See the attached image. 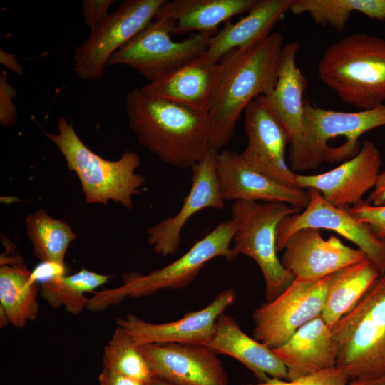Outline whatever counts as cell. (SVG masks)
<instances>
[{"mask_svg": "<svg viewBox=\"0 0 385 385\" xmlns=\"http://www.w3.org/2000/svg\"><path fill=\"white\" fill-rule=\"evenodd\" d=\"M243 114L247 143L240 156L244 163L285 186L299 188L297 173L285 160L289 138L281 123L260 96L247 105Z\"/></svg>", "mask_w": 385, "mask_h": 385, "instance_id": "4fadbf2b", "label": "cell"}, {"mask_svg": "<svg viewBox=\"0 0 385 385\" xmlns=\"http://www.w3.org/2000/svg\"><path fill=\"white\" fill-rule=\"evenodd\" d=\"M202 344L217 354L235 359L260 383L270 378L287 379L286 366L273 350L246 334L236 321L225 313L217 318L212 337Z\"/></svg>", "mask_w": 385, "mask_h": 385, "instance_id": "7402d4cb", "label": "cell"}, {"mask_svg": "<svg viewBox=\"0 0 385 385\" xmlns=\"http://www.w3.org/2000/svg\"><path fill=\"white\" fill-rule=\"evenodd\" d=\"M329 329L338 349L336 366L350 381L385 375V272Z\"/></svg>", "mask_w": 385, "mask_h": 385, "instance_id": "8992f818", "label": "cell"}, {"mask_svg": "<svg viewBox=\"0 0 385 385\" xmlns=\"http://www.w3.org/2000/svg\"><path fill=\"white\" fill-rule=\"evenodd\" d=\"M273 351L286 366V381L336 366L338 354L329 326L321 315L302 326Z\"/></svg>", "mask_w": 385, "mask_h": 385, "instance_id": "44dd1931", "label": "cell"}, {"mask_svg": "<svg viewBox=\"0 0 385 385\" xmlns=\"http://www.w3.org/2000/svg\"><path fill=\"white\" fill-rule=\"evenodd\" d=\"M171 21L154 19L143 31L116 51L108 66H127L148 82L162 78L207 50L210 33L195 32L187 38H171Z\"/></svg>", "mask_w": 385, "mask_h": 385, "instance_id": "9c48e42d", "label": "cell"}, {"mask_svg": "<svg viewBox=\"0 0 385 385\" xmlns=\"http://www.w3.org/2000/svg\"><path fill=\"white\" fill-rule=\"evenodd\" d=\"M366 202L376 206L385 205V170L380 173Z\"/></svg>", "mask_w": 385, "mask_h": 385, "instance_id": "8d00e7d4", "label": "cell"}, {"mask_svg": "<svg viewBox=\"0 0 385 385\" xmlns=\"http://www.w3.org/2000/svg\"><path fill=\"white\" fill-rule=\"evenodd\" d=\"M167 0H127L76 48L74 71L85 81L103 76L111 56L143 31Z\"/></svg>", "mask_w": 385, "mask_h": 385, "instance_id": "30bf717a", "label": "cell"}, {"mask_svg": "<svg viewBox=\"0 0 385 385\" xmlns=\"http://www.w3.org/2000/svg\"><path fill=\"white\" fill-rule=\"evenodd\" d=\"M16 96V90L9 82L7 72L1 71L0 74V122L2 125L10 126L16 122L17 112L13 102V98Z\"/></svg>", "mask_w": 385, "mask_h": 385, "instance_id": "836d02e7", "label": "cell"}, {"mask_svg": "<svg viewBox=\"0 0 385 385\" xmlns=\"http://www.w3.org/2000/svg\"><path fill=\"white\" fill-rule=\"evenodd\" d=\"M381 126H385V104L345 112L322 108L304 99L302 131L296 142L289 144V166L297 173L315 170L324 162L333 163L328 142L339 137L345 138L347 147L357 154L360 136Z\"/></svg>", "mask_w": 385, "mask_h": 385, "instance_id": "52a82bcc", "label": "cell"}, {"mask_svg": "<svg viewBox=\"0 0 385 385\" xmlns=\"http://www.w3.org/2000/svg\"><path fill=\"white\" fill-rule=\"evenodd\" d=\"M99 385H145L146 383L124 376L106 369L98 375Z\"/></svg>", "mask_w": 385, "mask_h": 385, "instance_id": "d590c367", "label": "cell"}, {"mask_svg": "<svg viewBox=\"0 0 385 385\" xmlns=\"http://www.w3.org/2000/svg\"><path fill=\"white\" fill-rule=\"evenodd\" d=\"M284 45L282 34L272 32L222 58L218 86L208 112L210 150L219 152L227 145L247 105L274 89Z\"/></svg>", "mask_w": 385, "mask_h": 385, "instance_id": "7a4b0ae2", "label": "cell"}, {"mask_svg": "<svg viewBox=\"0 0 385 385\" xmlns=\"http://www.w3.org/2000/svg\"><path fill=\"white\" fill-rule=\"evenodd\" d=\"M296 41L284 45L276 85L267 96H260L268 108L286 130L289 143L296 142L302 131L303 94L308 82L296 63L299 50Z\"/></svg>", "mask_w": 385, "mask_h": 385, "instance_id": "603a6c76", "label": "cell"}, {"mask_svg": "<svg viewBox=\"0 0 385 385\" xmlns=\"http://www.w3.org/2000/svg\"><path fill=\"white\" fill-rule=\"evenodd\" d=\"M349 381L343 369L336 366L292 381L270 378L265 382L246 385H349Z\"/></svg>", "mask_w": 385, "mask_h": 385, "instance_id": "1f68e13d", "label": "cell"}, {"mask_svg": "<svg viewBox=\"0 0 385 385\" xmlns=\"http://www.w3.org/2000/svg\"><path fill=\"white\" fill-rule=\"evenodd\" d=\"M217 151L210 150L192 167L191 187L179 211L146 230L148 244L163 257L176 253L181 242V232L188 220L199 211L225 205L216 172Z\"/></svg>", "mask_w": 385, "mask_h": 385, "instance_id": "9a60e30c", "label": "cell"}, {"mask_svg": "<svg viewBox=\"0 0 385 385\" xmlns=\"http://www.w3.org/2000/svg\"><path fill=\"white\" fill-rule=\"evenodd\" d=\"M138 347L154 377L175 385H229L222 361L204 344L163 343Z\"/></svg>", "mask_w": 385, "mask_h": 385, "instance_id": "5bb4252c", "label": "cell"}, {"mask_svg": "<svg viewBox=\"0 0 385 385\" xmlns=\"http://www.w3.org/2000/svg\"><path fill=\"white\" fill-rule=\"evenodd\" d=\"M45 135L77 175L88 204L106 205L113 201L127 210L133 207V197L140 192L145 181L135 172L141 165L136 152L127 150L117 160H106L84 144L72 122L63 116L58 120L57 133Z\"/></svg>", "mask_w": 385, "mask_h": 385, "instance_id": "277c9868", "label": "cell"}, {"mask_svg": "<svg viewBox=\"0 0 385 385\" xmlns=\"http://www.w3.org/2000/svg\"><path fill=\"white\" fill-rule=\"evenodd\" d=\"M256 0L166 1L154 19L172 21L173 34L189 31L215 34L221 23L247 12Z\"/></svg>", "mask_w": 385, "mask_h": 385, "instance_id": "d4e9b609", "label": "cell"}, {"mask_svg": "<svg viewBox=\"0 0 385 385\" xmlns=\"http://www.w3.org/2000/svg\"><path fill=\"white\" fill-rule=\"evenodd\" d=\"M125 108L138 142L166 164L191 168L208 153V113L155 96L141 87L127 93Z\"/></svg>", "mask_w": 385, "mask_h": 385, "instance_id": "6da1fadb", "label": "cell"}, {"mask_svg": "<svg viewBox=\"0 0 385 385\" xmlns=\"http://www.w3.org/2000/svg\"><path fill=\"white\" fill-rule=\"evenodd\" d=\"M299 211L283 202L235 201L232 205L231 220L236 226L232 248L257 262L265 283L266 302L278 297L295 279L277 257V229L283 218Z\"/></svg>", "mask_w": 385, "mask_h": 385, "instance_id": "ba28073f", "label": "cell"}, {"mask_svg": "<svg viewBox=\"0 0 385 385\" xmlns=\"http://www.w3.org/2000/svg\"><path fill=\"white\" fill-rule=\"evenodd\" d=\"M289 11L307 14L317 24L342 32L354 11L385 21V0H294Z\"/></svg>", "mask_w": 385, "mask_h": 385, "instance_id": "f1b7e54d", "label": "cell"}, {"mask_svg": "<svg viewBox=\"0 0 385 385\" xmlns=\"http://www.w3.org/2000/svg\"><path fill=\"white\" fill-rule=\"evenodd\" d=\"M114 0H83L81 3L83 17L90 30L95 29L110 14L109 8Z\"/></svg>", "mask_w": 385, "mask_h": 385, "instance_id": "e575fe53", "label": "cell"}, {"mask_svg": "<svg viewBox=\"0 0 385 385\" xmlns=\"http://www.w3.org/2000/svg\"><path fill=\"white\" fill-rule=\"evenodd\" d=\"M38 289L31 272L19 256L1 255L0 266V309L16 328L34 320L38 313Z\"/></svg>", "mask_w": 385, "mask_h": 385, "instance_id": "484cf974", "label": "cell"}, {"mask_svg": "<svg viewBox=\"0 0 385 385\" xmlns=\"http://www.w3.org/2000/svg\"><path fill=\"white\" fill-rule=\"evenodd\" d=\"M294 0H256L247 14L227 24L214 34L206 51L216 61L232 50L258 42L272 32L276 24L290 11Z\"/></svg>", "mask_w": 385, "mask_h": 385, "instance_id": "cb8c5ba5", "label": "cell"}, {"mask_svg": "<svg viewBox=\"0 0 385 385\" xmlns=\"http://www.w3.org/2000/svg\"><path fill=\"white\" fill-rule=\"evenodd\" d=\"M216 172L225 200L283 202L305 209L308 190L285 186L250 168L237 152L223 150L216 157Z\"/></svg>", "mask_w": 385, "mask_h": 385, "instance_id": "d6986e66", "label": "cell"}, {"mask_svg": "<svg viewBox=\"0 0 385 385\" xmlns=\"http://www.w3.org/2000/svg\"><path fill=\"white\" fill-rule=\"evenodd\" d=\"M349 385H385V375L374 378L351 380Z\"/></svg>", "mask_w": 385, "mask_h": 385, "instance_id": "f35d334b", "label": "cell"}, {"mask_svg": "<svg viewBox=\"0 0 385 385\" xmlns=\"http://www.w3.org/2000/svg\"><path fill=\"white\" fill-rule=\"evenodd\" d=\"M236 299L232 289H225L205 307L187 312L180 319L161 324L146 322L133 314L116 320L137 346L148 344H204L213 335L217 318Z\"/></svg>", "mask_w": 385, "mask_h": 385, "instance_id": "ac0fdd59", "label": "cell"}, {"mask_svg": "<svg viewBox=\"0 0 385 385\" xmlns=\"http://www.w3.org/2000/svg\"><path fill=\"white\" fill-rule=\"evenodd\" d=\"M368 258L329 275V284L321 314L331 326L353 309L380 275Z\"/></svg>", "mask_w": 385, "mask_h": 385, "instance_id": "4316f807", "label": "cell"}, {"mask_svg": "<svg viewBox=\"0 0 385 385\" xmlns=\"http://www.w3.org/2000/svg\"><path fill=\"white\" fill-rule=\"evenodd\" d=\"M281 262L295 278L316 282L368 257L360 249L344 245L336 236L324 240L320 230L304 228L292 234Z\"/></svg>", "mask_w": 385, "mask_h": 385, "instance_id": "2e32d148", "label": "cell"}, {"mask_svg": "<svg viewBox=\"0 0 385 385\" xmlns=\"http://www.w3.org/2000/svg\"><path fill=\"white\" fill-rule=\"evenodd\" d=\"M24 223L34 255L42 262L64 265L68 247L77 238L70 225L51 217L43 209L29 214Z\"/></svg>", "mask_w": 385, "mask_h": 385, "instance_id": "83f0119b", "label": "cell"}, {"mask_svg": "<svg viewBox=\"0 0 385 385\" xmlns=\"http://www.w3.org/2000/svg\"><path fill=\"white\" fill-rule=\"evenodd\" d=\"M349 210L355 218L369 224L378 238L385 240V205L376 206L361 200Z\"/></svg>", "mask_w": 385, "mask_h": 385, "instance_id": "d6a6232c", "label": "cell"}, {"mask_svg": "<svg viewBox=\"0 0 385 385\" xmlns=\"http://www.w3.org/2000/svg\"><path fill=\"white\" fill-rule=\"evenodd\" d=\"M319 79L344 103L361 111L385 101V39L364 32L332 43L317 68Z\"/></svg>", "mask_w": 385, "mask_h": 385, "instance_id": "3957f363", "label": "cell"}, {"mask_svg": "<svg viewBox=\"0 0 385 385\" xmlns=\"http://www.w3.org/2000/svg\"><path fill=\"white\" fill-rule=\"evenodd\" d=\"M382 163L381 153L371 141L362 142L358 153L327 172L317 175L297 173L301 189L319 191L330 204L349 208L363 200V195L375 186Z\"/></svg>", "mask_w": 385, "mask_h": 385, "instance_id": "e0dca14e", "label": "cell"}, {"mask_svg": "<svg viewBox=\"0 0 385 385\" xmlns=\"http://www.w3.org/2000/svg\"><path fill=\"white\" fill-rule=\"evenodd\" d=\"M103 368L145 383L154 376L142 351L132 337L117 326L103 348Z\"/></svg>", "mask_w": 385, "mask_h": 385, "instance_id": "4dcf8cb0", "label": "cell"}, {"mask_svg": "<svg viewBox=\"0 0 385 385\" xmlns=\"http://www.w3.org/2000/svg\"><path fill=\"white\" fill-rule=\"evenodd\" d=\"M145 385H175V384L169 383L161 379L154 377L152 380L146 383Z\"/></svg>", "mask_w": 385, "mask_h": 385, "instance_id": "ab89813d", "label": "cell"}, {"mask_svg": "<svg viewBox=\"0 0 385 385\" xmlns=\"http://www.w3.org/2000/svg\"><path fill=\"white\" fill-rule=\"evenodd\" d=\"M220 77V62L205 52L141 88L155 96L208 113Z\"/></svg>", "mask_w": 385, "mask_h": 385, "instance_id": "ffe728a7", "label": "cell"}, {"mask_svg": "<svg viewBox=\"0 0 385 385\" xmlns=\"http://www.w3.org/2000/svg\"><path fill=\"white\" fill-rule=\"evenodd\" d=\"M111 276L82 268L71 275H58L41 282L39 293L53 308L63 307L71 314L81 313L87 307L86 293L107 283Z\"/></svg>", "mask_w": 385, "mask_h": 385, "instance_id": "f546056e", "label": "cell"}, {"mask_svg": "<svg viewBox=\"0 0 385 385\" xmlns=\"http://www.w3.org/2000/svg\"><path fill=\"white\" fill-rule=\"evenodd\" d=\"M307 190L309 201L306 208L301 213L285 217L277 226V252L284 250L290 236L299 230L325 229L334 231L355 244L380 273L384 272L385 240L378 238L371 227L355 218L349 208L330 204L314 189Z\"/></svg>", "mask_w": 385, "mask_h": 385, "instance_id": "7c38bea8", "label": "cell"}, {"mask_svg": "<svg viewBox=\"0 0 385 385\" xmlns=\"http://www.w3.org/2000/svg\"><path fill=\"white\" fill-rule=\"evenodd\" d=\"M0 62L11 71L16 72L19 75H23V67L14 54L0 50Z\"/></svg>", "mask_w": 385, "mask_h": 385, "instance_id": "74e56055", "label": "cell"}, {"mask_svg": "<svg viewBox=\"0 0 385 385\" xmlns=\"http://www.w3.org/2000/svg\"><path fill=\"white\" fill-rule=\"evenodd\" d=\"M329 276L316 282L295 278L278 297L253 313L252 337L271 349L284 344L304 324L321 315Z\"/></svg>", "mask_w": 385, "mask_h": 385, "instance_id": "8fae6325", "label": "cell"}, {"mask_svg": "<svg viewBox=\"0 0 385 385\" xmlns=\"http://www.w3.org/2000/svg\"><path fill=\"white\" fill-rule=\"evenodd\" d=\"M235 230L236 226L232 220L220 222L173 262L146 274H125L122 285L93 292L86 309L99 312L117 305L126 298H139L163 289L186 287L211 260L221 257L232 262L239 255L232 246Z\"/></svg>", "mask_w": 385, "mask_h": 385, "instance_id": "5b68a950", "label": "cell"}]
</instances>
